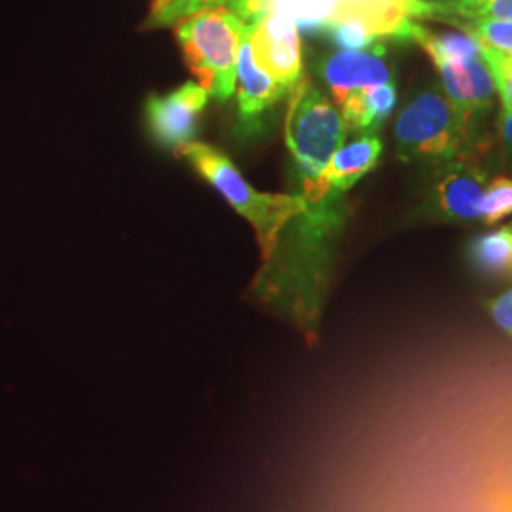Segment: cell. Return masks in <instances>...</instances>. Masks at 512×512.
Here are the masks:
<instances>
[{"label":"cell","mask_w":512,"mask_h":512,"mask_svg":"<svg viewBox=\"0 0 512 512\" xmlns=\"http://www.w3.org/2000/svg\"><path fill=\"white\" fill-rule=\"evenodd\" d=\"M346 122L306 76L293 90L285 118V141L302 179V198L308 205L325 202L329 188L323 173L336 150L344 145Z\"/></svg>","instance_id":"cell-1"},{"label":"cell","mask_w":512,"mask_h":512,"mask_svg":"<svg viewBox=\"0 0 512 512\" xmlns=\"http://www.w3.org/2000/svg\"><path fill=\"white\" fill-rule=\"evenodd\" d=\"M175 152L194 165L228 203L253 224L264 264L274 256L281 230L294 217L310 211V205L302 196L256 192L232 162L215 148L200 143H184L175 148Z\"/></svg>","instance_id":"cell-2"},{"label":"cell","mask_w":512,"mask_h":512,"mask_svg":"<svg viewBox=\"0 0 512 512\" xmlns=\"http://www.w3.org/2000/svg\"><path fill=\"white\" fill-rule=\"evenodd\" d=\"M395 143L397 156L406 164H448L471 150V116L439 90H423L401 110Z\"/></svg>","instance_id":"cell-3"},{"label":"cell","mask_w":512,"mask_h":512,"mask_svg":"<svg viewBox=\"0 0 512 512\" xmlns=\"http://www.w3.org/2000/svg\"><path fill=\"white\" fill-rule=\"evenodd\" d=\"M249 25L226 8H209L177 23V38L200 86L220 101L236 90L239 46Z\"/></svg>","instance_id":"cell-4"},{"label":"cell","mask_w":512,"mask_h":512,"mask_svg":"<svg viewBox=\"0 0 512 512\" xmlns=\"http://www.w3.org/2000/svg\"><path fill=\"white\" fill-rule=\"evenodd\" d=\"M247 37L256 65L291 92L304 76L298 25L287 16L270 12L249 25Z\"/></svg>","instance_id":"cell-5"},{"label":"cell","mask_w":512,"mask_h":512,"mask_svg":"<svg viewBox=\"0 0 512 512\" xmlns=\"http://www.w3.org/2000/svg\"><path fill=\"white\" fill-rule=\"evenodd\" d=\"M486 179V171L467 156L439 165L429 205L439 219L461 224L480 222Z\"/></svg>","instance_id":"cell-6"},{"label":"cell","mask_w":512,"mask_h":512,"mask_svg":"<svg viewBox=\"0 0 512 512\" xmlns=\"http://www.w3.org/2000/svg\"><path fill=\"white\" fill-rule=\"evenodd\" d=\"M418 19H429L425 0H340L329 25L353 21L363 25L374 40H408L410 29Z\"/></svg>","instance_id":"cell-7"},{"label":"cell","mask_w":512,"mask_h":512,"mask_svg":"<svg viewBox=\"0 0 512 512\" xmlns=\"http://www.w3.org/2000/svg\"><path fill=\"white\" fill-rule=\"evenodd\" d=\"M207 97L209 93L194 82H188L177 92L164 97H150L147 103V122L158 141L175 148L190 143Z\"/></svg>","instance_id":"cell-8"},{"label":"cell","mask_w":512,"mask_h":512,"mask_svg":"<svg viewBox=\"0 0 512 512\" xmlns=\"http://www.w3.org/2000/svg\"><path fill=\"white\" fill-rule=\"evenodd\" d=\"M319 71L336 105H340L346 95L355 90L393 82V73L385 61L382 48L336 52L321 63Z\"/></svg>","instance_id":"cell-9"},{"label":"cell","mask_w":512,"mask_h":512,"mask_svg":"<svg viewBox=\"0 0 512 512\" xmlns=\"http://www.w3.org/2000/svg\"><path fill=\"white\" fill-rule=\"evenodd\" d=\"M444 95L467 116L484 112L495 99L494 74L484 57L435 59Z\"/></svg>","instance_id":"cell-10"},{"label":"cell","mask_w":512,"mask_h":512,"mask_svg":"<svg viewBox=\"0 0 512 512\" xmlns=\"http://www.w3.org/2000/svg\"><path fill=\"white\" fill-rule=\"evenodd\" d=\"M236 93H238L239 110L247 120L270 109L285 93H291L256 65L247 33L239 46L238 63H236Z\"/></svg>","instance_id":"cell-11"},{"label":"cell","mask_w":512,"mask_h":512,"mask_svg":"<svg viewBox=\"0 0 512 512\" xmlns=\"http://www.w3.org/2000/svg\"><path fill=\"white\" fill-rule=\"evenodd\" d=\"M382 156V141L376 135H366L348 147H340L330 158L323 173L329 190L348 192L353 184L372 171Z\"/></svg>","instance_id":"cell-12"},{"label":"cell","mask_w":512,"mask_h":512,"mask_svg":"<svg viewBox=\"0 0 512 512\" xmlns=\"http://www.w3.org/2000/svg\"><path fill=\"white\" fill-rule=\"evenodd\" d=\"M395 105L397 86L387 82L348 93L338 107L349 131H372L384 124Z\"/></svg>","instance_id":"cell-13"},{"label":"cell","mask_w":512,"mask_h":512,"mask_svg":"<svg viewBox=\"0 0 512 512\" xmlns=\"http://www.w3.org/2000/svg\"><path fill=\"white\" fill-rule=\"evenodd\" d=\"M467 258L486 279H512V222L473 239L467 247Z\"/></svg>","instance_id":"cell-14"},{"label":"cell","mask_w":512,"mask_h":512,"mask_svg":"<svg viewBox=\"0 0 512 512\" xmlns=\"http://www.w3.org/2000/svg\"><path fill=\"white\" fill-rule=\"evenodd\" d=\"M429 19L452 25L476 21H512V0H425Z\"/></svg>","instance_id":"cell-15"},{"label":"cell","mask_w":512,"mask_h":512,"mask_svg":"<svg viewBox=\"0 0 512 512\" xmlns=\"http://www.w3.org/2000/svg\"><path fill=\"white\" fill-rule=\"evenodd\" d=\"M408 40L418 42L425 54L435 59H475L482 57V44L473 35L459 33H433L418 21L410 29Z\"/></svg>","instance_id":"cell-16"},{"label":"cell","mask_w":512,"mask_h":512,"mask_svg":"<svg viewBox=\"0 0 512 512\" xmlns=\"http://www.w3.org/2000/svg\"><path fill=\"white\" fill-rule=\"evenodd\" d=\"M340 0H262L264 14H281L293 19L302 29H327Z\"/></svg>","instance_id":"cell-17"},{"label":"cell","mask_w":512,"mask_h":512,"mask_svg":"<svg viewBox=\"0 0 512 512\" xmlns=\"http://www.w3.org/2000/svg\"><path fill=\"white\" fill-rule=\"evenodd\" d=\"M232 0H152L148 27H165L209 8L230 10Z\"/></svg>","instance_id":"cell-18"},{"label":"cell","mask_w":512,"mask_h":512,"mask_svg":"<svg viewBox=\"0 0 512 512\" xmlns=\"http://www.w3.org/2000/svg\"><path fill=\"white\" fill-rule=\"evenodd\" d=\"M480 215L484 224H497L512 215V179L497 177L486 184L480 203Z\"/></svg>","instance_id":"cell-19"},{"label":"cell","mask_w":512,"mask_h":512,"mask_svg":"<svg viewBox=\"0 0 512 512\" xmlns=\"http://www.w3.org/2000/svg\"><path fill=\"white\" fill-rule=\"evenodd\" d=\"M461 31L497 52L512 54V21H476L459 25Z\"/></svg>","instance_id":"cell-20"},{"label":"cell","mask_w":512,"mask_h":512,"mask_svg":"<svg viewBox=\"0 0 512 512\" xmlns=\"http://www.w3.org/2000/svg\"><path fill=\"white\" fill-rule=\"evenodd\" d=\"M482 57L494 74L495 90L501 97L503 110H512V54H503L482 44Z\"/></svg>","instance_id":"cell-21"},{"label":"cell","mask_w":512,"mask_h":512,"mask_svg":"<svg viewBox=\"0 0 512 512\" xmlns=\"http://www.w3.org/2000/svg\"><path fill=\"white\" fill-rule=\"evenodd\" d=\"M488 311H490L495 325L512 338V287L507 293L488 302Z\"/></svg>","instance_id":"cell-22"},{"label":"cell","mask_w":512,"mask_h":512,"mask_svg":"<svg viewBox=\"0 0 512 512\" xmlns=\"http://www.w3.org/2000/svg\"><path fill=\"white\" fill-rule=\"evenodd\" d=\"M497 137L499 145L507 152H512V110H503L497 120Z\"/></svg>","instance_id":"cell-23"},{"label":"cell","mask_w":512,"mask_h":512,"mask_svg":"<svg viewBox=\"0 0 512 512\" xmlns=\"http://www.w3.org/2000/svg\"><path fill=\"white\" fill-rule=\"evenodd\" d=\"M478 512H512V492H501L486 499Z\"/></svg>","instance_id":"cell-24"}]
</instances>
